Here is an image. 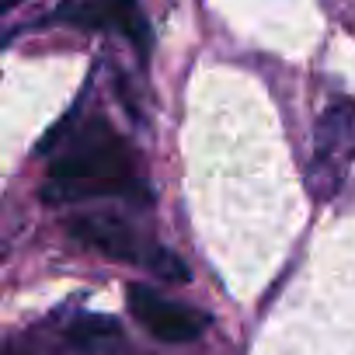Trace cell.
Wrapping results in <instances>:
<instances>
[{
	"instance_id": "cell-1",
	"label": "cell",
	"mask_w": 355,
	"mask_h": 355,
	"mask_svg": "<svg viewBox=\"0 0 355 355\" xmlns=\"http://www.w3.org/2000/svg\"><path fill=\"white\" fill-rule=\"evenodd\" d=\"M39 153H49L42 199L49 206H77L87 199H125L146 206L150 192L136 174L129 143L101 119L91 115L73 125V112L46 132Z\"/></svg>"
},
{
	"instance_id": "cell-2",
	"label": "cell",
	"mask_w": 355,
	"mask_h": 355,
	"mask_svg": "<svg viewBox=\"0 0 355 355\" xmlns=\"http://www.w3.org/2000/svg\"><path fill=\"white\" fill-rule=\"evenodd\" d=\"M70 237L108 254L112 261H125V265H139L160 279H174V282H189V268L178 261L167 248H160L150 234H143L139 227H132L122 216L112 213H84L70 220Z\"/></svg>"
},
{
	"instance_id": "cell-3",
	"label": "cell",
	"mask_w": 355,
	"mask_h": 355,
	"mask_svg": "<svg viewBox=\"0 0 355 355\" xmlns=\"http://www.w3.org/2000/svg\"><path fill=\"white\" fill-rule=\"evenodd\" d=\"M355 167V101L334 98L313 125V153L306 167V189L317 202L334 199Z\"/></svg>"
},
{
	"instance_id": "cell-4",
	"label": "cell",
	"mask_w": 355,
	"mask_h": 355,
	"mask_svg": "<svg viewBox=\"0 0 355 355\" xmlns=\"http://www.w3.org/2000/svg\"><path fill=\"white\" fill-rule=\"evenodd\" d=\"M49 21L91 28V32H119L122 39H129V46L143 60L153 46V32H150V21L139 8V0H67V4H60L49 15Z\"/></svg>"
},
{
	"instance_id": "cell-5",
	"label": "cell",
	"mask_w": 355,
	"mask_h": 355,
	"mask_svg": "<svg viewBox=\"0 0 355 355\" xmlns=\"http://www.w3.org/2000/svg\"><path fill=\"white\" fill-rule=\"evenodd\" d=\"M125 303H129V313L157 341H167V345H189V341H199L209 331V313H202L189 303L167 300L164 293L139 286V282H132L125 289Z\"/></svg>"
},
{
	"instance_id": "cell-6",
	"label": "cell",
	"mask_w": 355,
	"mask_h": 355,
	"mask_svg": "<svg viewBox=\"0 0 355 355\" xmlns=\"http://www.w3.org/2000/svg\"><path fill=\"white\" fill-rule=\"evenodd\" d=\"M67 338L73 348H80L84 355H108L112 348L122 345V327L115 317L105 313H84L67 327Z\"/></svg>"
},
{
	"instance_id": "cell-7",
	"label": "cell",
	"mask_w": 355,
	"mask_h": 355,
	"mask_svg": "<svg viewBox=\"0 0 355 355\" xmlns=\"http://www.w3.org/2000/svg\"><path fill=\"white\" fill-rule=\"evenodd\" d=\"M18 4H21V0H4V11H15Z\"/></svg>"
}]
</instances>
